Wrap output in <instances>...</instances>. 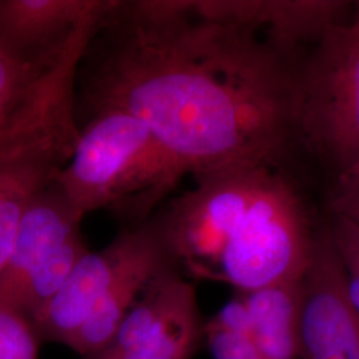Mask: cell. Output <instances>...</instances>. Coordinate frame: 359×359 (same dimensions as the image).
<instances>
[{"instance_id": "cell-1", "label": "cell", "mask_w": 359, "mask_h": 359, "mask_svg": "<svg viewBox=\"0 0 359 359\" xmlns=\"http://www.w3.org/2000/svg\"><path fill=\"white\" fill-rule=\"evenodd\" d=\"M298 63L192 0H112L79 67L76 104L139 117L184 176L280 167L295 137Z\"/></svg>"}, {"instance_id": "cell-16", "label": "cell", "mask_w": 359, "mask_h": 359, "mask_svg": "<svg viewBox=\"0 0 359 359\" xmlns=\"http://www.w3.org/2000/svg\"><path fill=\"white\" fill-rule=\"evenodd\" d=\"M327 222L345 274L347 297L359 314V229L345 218L330 216Z\"/></svg>"}, {"instance_id": "cell-12", "label": "cell", "mask_w": 359, "mask_h": 359, "mask_svg": "<svg viewBox=\"0 0 359 359\" xmlns=\"http://www.w3.org/2000/svg\"><path fill=\"white\" fill-rule=\"evenodd\" d=\"M169 268L179 266L170 255L163 236V238L130 266L115 286L104 295L88 320L68 339L65 346L81 354L84 358L99 351L114 337L148 283Z\"/></svg>"}, {"instance_id": "cell-3", "label": "cell", "mask_w": 359, "mask_h": 359, "mask_svg": "<svg viewBox=\"0 0 359 359\" xmlns=\"http://www.w3.org/2000/svg\"><path fill=\"white\" fill-rule=\"evenodd\" d=\"M182 177L142 120L105 108L90 112L75 152L53 181L80 217L109 209L137 225Z\"/></svg>"}, {"instance_id": "cell-10", "label": "cell", "mask_w": 359, "mask_h": 359, "mask_svg": "<svg viewBox=\"0 0 359 359\" xmlns=\"http://www.w3.org/2000/svg\"><path fill=\"white\" fill-rule=\"evenodd\" d=\"M71 154L52 144L0 151V274L31 200L53 181Z\"/></svg>"}, {"instance_id": "cell-13", "label": "cell", "mask_w": 359, "mask_h": 359, "mask_svg": "<svg viewBox=\"0 0 359 359\" xmlns=\"http://www.w3.org/2000/svg\"><path fill=\"white\" fill-rule=\"evenodd\" d=\"M238 294L248 309L252 337L264 359H301L302 280Z\"/></svg>"}, {"instance_id": "cell-2", "label": "cell", "mask_w": 359, "mask_h": 359, "mask_svg": "<svg viewBox=\"0 0 359 359\" xmlns=\"http://www.w3.org/2000/svg\"><path fill=\"white\" fill-rule=\"evenodd\" d=\"M194 179L154 216L179 269L238 293L302 280L316 231L280 167L228 168Z\"/></svg>"}, {"instance_id": "cell-11", "label": "cell", "mask_w": 359, "mask_h": 359, "mask_svg": "<svg viewBox=\"0 0 359 359\" xmlns=\"http://www.w3.org/2000/svg\"><path fill=\"white\" fill-rule=\"evenodd\" d=\"M197 294L179 268L156 276L133 304L114 337L86 359H120L161 333L185 314L197 310Z\"/></svg>"}, {"instance_id": "cell-18", "label": "cell", "mask_w": 359, "mask_h": 359, "mask_svg": "<svg viewBox=\"0 0 359 359\" xmlns=\"http://www.w3.org/2000/svg\"><path fill=\"white\" fill-rule=\"evenodd\" d=\"M204 335L215 359H264L252 334L221 329L208 322Z\"/></svg>"}, {"instance_id": "cell-6", "label": "cell", "mask_w": 359, "mask_h": 359, "mask_svg": "<svg viewBox=\"0 0 359 359\" xmlns=\"http://www.w3.org/2000/svg\"><path fill=\"white\" fill-rule=\"evenodd\" d=\"M299 341L301 359H359V314L347 297L329 222L314 233L302 277Z\"/></svg>"}, {"instance_id": "cell-7", "label": "cell", "mask_w": 359, "mask_h": 359, "mask_svg": "<svg viewBox=\"0 0 359 359\" xmlns=\"http://www.w3.org/2000/svg\"><path fill=\"white\" fill-rule=\"evenodd\" d=\"M111 0H0V56L38 68L53 62Z\"/></svg>"}, {"instance_id": "cell-4", "label": "cell", "mask_w": 359, "mask_h": 359, "mask_svg": "<svg viewBox=\"0 0 359 359\" xmlns=\"http://www.w3.org/2000/svg\"><path fill=\"white\" fill-rule=\"evenodd\" d=\"M295 136L334 172L359 163V1L301 59Z\"/></svg>"}, {"instance_id": "cell-5", "label": "cell", "mask_w": 359, "mask_h": 359, "mask_svg": "<svg viewBox=\"0 0 359 359\" xmlns=\"http://www.w3.org/2000/svg\"><path fill=\"white\" fill-rule=\"evenodd\" d=\"M163 238L156 217L129 225L97 252L88 250L62 289L29 320L40 341L65 345L115 283Z\"/></svg>"}, {"instance_id": "cell-17", "label": "cell", "mask_w": 359, "mask_h": 359, "mask_svg": "<svg viewBox=\"0 0 359 359\" xmlns=\"http://www.w3.org/2000/svg\"><path fill=\"white\" fill-rule=\"evenodd\" d=\"M329 210L332 217L345 218L359 229V163L335 173Z\"/></svg>"}, {"instance_id": "cell-8", "label": "cell", "mask_w": 359, "mask_h": 359, "mask_svg": "<svg viewBox=\"0 0 359 359\" xmlns=\"http://www.w3.org/2000/svg\"><path fill=\"white\" fill-rule=\"evenodd\" d=\"M193 6L206 19L255 28L295 60L305 44L313 46L353 8L341 0H197Z\"/></svg>"}, {"instance_id": "cell-19", "label": "cell", "mask_w": 359, "mask_h": 359, "mask_svg": "<svg viewBox=\"0 0 359 359\" xmlns=\"http://www.w3.org/2000/svg\"><path fill=\"white\" fill-rule=\"evenodd\" d=\"M34 68L15 65L0 56V117Z\"/></svg>"}, {"instance_id": "cell-9", "label": "cell", "mask_w": 359, "mask_h": 359, "mask_svg": "<svg viewBox=\"0 0 359 359\" xmlns=\"http://www.w3.org/2000/svg\"><path fill=\"white\" fill-rule=\"evenodd\" d=\"M80 217L50 182L31 200L19 225L13 252L0 274V305L10 308L22 286L80 231Z\"/></svg>"}, {"instance_id": "cell-14", "label": "cell", "mask_w": 359, "mask_h": 359, "mask_svg": "<svg viewBox=\"0 0 359 359\" xmlns=\"http://www.w3.org/2000/svg\"><path fill=\"white\" fill-rule=\"evenodd\" d=\"M203 337L204 323L197 309L120 359H191Z\"/></svg>"}, {"instance_id": "cell-15", "label": "cell", "mask_w": 359, "mask_h": 359, "mask_svg": "<svg viewBox=\"0 0 359 359\" xmlns=\"http://www.w3.org/2000/svg\"><path fill=\"white\" fill-rule=\"evenodd\" d=\"M39 342L27 317L0 305V359H39Z\"/></svg>"}]
</instances>
